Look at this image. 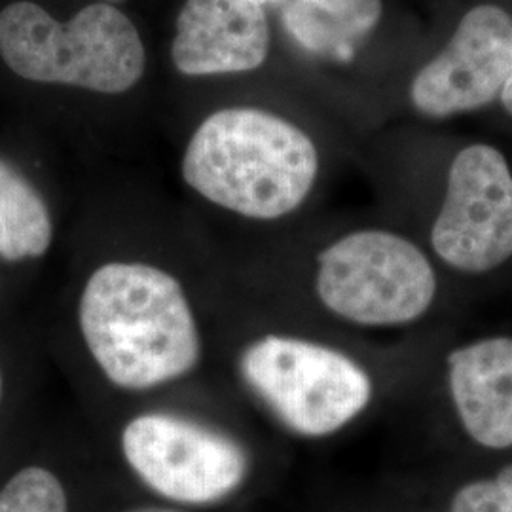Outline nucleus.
Instances as JSON below:
<instances>
[{"mask_svg": "<svg viewBox=\"0 0 512 512\" xmlns=\"http://www.w3.org/2000/svg\"><path fill=\"white\" fill-rule=\"evenodd\" d=\"M190 272L148 256L95 262L78 281L73 325L93 378L129 403L171 399L219 355L205 294Z\"/></svg>", "mask_w": 512, "mask_h": 512, "instance_id": "f257e3e1", "label": "nucleus"}, {"mask_svg": "<svg viewBox=\"0 0 512 512\" xmlns=\"http://www.w3.org/2000/svg\"><path fill=\"white\" fill-rule=\"evenodd\" d=\"M319 173L310 137L260 109H222L190 137L181 175L205 202L249 220L283 219L308 200Z\"/></svg>", "mask_w": 512, "mask_h": 512, "instance_id": "f03ea898", "label": "nucleus"}, {"mask_svg": "<svg viewBox=\"0 0 512 512\" xmlns=\"http://www.w3.org/2000/svg\"><path fill=\"white\" fill-rule=\"evenodd\" d=\"M222 355L238 391L300 439H327L344 431L374 399V380L363 363L310 336L236 332Z\"/></svg>", "mask_w": 512, "mask_h": 512, "instance_id": "7ed1b4c3", "label": "nucleus"}, {"mask_svg": "<svg viewBox=\"0 0 512 512\" xmlns=\"http://www.w3.org/2000/svg\"><path fill=\"white\" fill-rule=\"evenodd\" d=\"M112 429L131 475L173 507L220 505L253 469L251 448L236 427L190 404H129Z\"/></svg>", "mask_w": 512, "mask_h": 512, "instance_id": "20e7f679", "label": "nucleus"}, {"mask_svg": "<svg viewBox=\"0 0 512 512\" xmlns=\"http://www.w3.org/2000/svg\"><path fill=\"white\" fill-rule=\"evenodd\" d=\"M0 57L14 73L42 84L99 93L131 90L145 73V44L133 21L95 2L59 23L35 2L0 12Z\"/></svg>", "mask_w": 512, "mask_h": 512, "instance_id": "39448f33", "label": "nucleus"}, {"mask_svg": "<svg viewBox=\"0 0 512 512\" xmlns=\"http://www.w3.org/2000/svg\"><path fill=\"white\" fill-rule=\"evenodd\" d=\"M319 306L338 321L389 329L418 321L435 302L431 260L410 239L387 230H355L315 256L311 277Z\"/></svg>", "mask_w": 512, "mask_h": 512, "instance_id": "423d86ee", "label": "nucleus"}, {"mask_svg": "<svg viewBox=\"0 0 512 512\" xmlns=\"http://www.w3.org/2000/svg\"><path fill=\"white\" fill-rule=\"evenodd\" d=\"M431 245L461 274H488L512 256V173L490 145L463 148L448 173Z\"/></svg>", "mask_w": 512, "mask_h": 512, "instance_id": "0eeeda50", "label": "nucleus"}, {"mask_svg": "<svg viewBox=\"0 0 512 512\" xmlns=\"http://www.w3.org/2000/svg\"><path fill=\"white\" fill-rule=\"evenodd\" d=\"M512 74V16L482 4L459 21L454 37L416 74L410 99L421 114L446 118L494 103Z\"/></svg>", "mask_w": 512, "mask_h": 512, "instance_id": "6e6552de", "label": "nucleus"}, {"mask_svg": "<svg viewBox=\"0 0 512 512\" xmlns=\"http://www.w3.org/2000/svg\"><path fill=\"white\" fill-rule=\"evenodd\" d=\"M268 50L264 0H186L171 57L190 76L245 73L258 69Z\"/></svg>", "mask_w": 512, "mask_h": 512, "instance_id": "1a4fd4ad", "label": "nucleus"}, {"mask_svg": "<svg viewBox=\"0 0 512 512\" xmlns=\"http://www.w3.org/2000/svg\"><path fill=\"white\" fill-rule=\"evenodd\" d=\"M446 368L463 431L482 448H512V336L480 338L454 349Z\"/></svg>", "mask_w": 512, "mask_h": 512, "instance_id": "9d476101", "label": "nucleus"}, {"mask_svg": "<svg viewBox=\"0 0 512 512\" xmlns=\"http://www.w3.org/2000/svg\"><path fill=\"white\" fill-rule=\"evenodd\" d=\"M382 12V0H287L283 23L306 50L348 59L378 27Z\"/></svg>", "mask_w": 512, "mask_h": 512, "instance_id": "9b49d317", "label": "nucleus"}, {"mask_svg": "<svg viewBox=\"0 0 512 512\" xmlns=\"http://www.w3.org/2000/svg\"><path fill=\"white\" fill-rule=\"evenodd\" d=\"M54 245V219L44 196L16 165L0 158V260H40Z\"/></svg>", "mask_w": 512, "mask_h": 512, "instance_id": "f8f14e48", "label": "nucleus"}, {"mask_svg": "<svg viewBox=\"0 0 512 512\" xmlns=\"http://www.w3.org/2000/svg\"><path fill=\"white\" fill-rule=\"evenodd\" d=\"M0 512H69V494L52 469L29 465L2 486Z\"/></svg>", "mask_w": 512, "mask_h": 512, "instance_id": "ddd939ff", "label": "nucleus"}, {"mask_svg": "<svg viewBox=\"0 0 512 512\" xmlns=\"http://www.w3.org/2000/svg\"><path fill=\"white\" fill-rule=\"evenodd\" d=\"M448 512H512V465L497 475L465 484Z\"/></svg>", "mask_w": 512, "mask_h": 512, "instance_id": "4468645a", "label": "nucleus"}, {"mask_svg": "<svg viewBox=\"0 0 512 512\" xmlns=\"http://www.w3.org/2000/svg\"><path fill=\"white\" fill-rule=\"evenodd\" d=\"M126 512H186L179 507H167V505H141V507H131Z\"/></svg>", "mask_w": 512, "mask_h": 512, "instance_id": "2eb2a0df", "label": "nucleus"}, {"mask_svg": "<svg viewBox=\"0 0 512 512\" xmlns=\"http://www.w3.org/2000/svg\"><path fill=\"white\" fill-rule=\"evenodd\" d=\"M501 103H503V107L507 109V112L512 114V74L511 78L507 80V84H505L503 92H501Z\"/></svg>", "mask_w": 512, "mask_h": 512, "instance_id": "dca6fc26", "label": "nucleus"}, {"mask_svg": "<svg viewBox=\"0 0 512 512\" xmlns=\"http://www.w3.org/2000/svg\"><path fill=\"white\" fill-rule=\"evenodd\" d=\"M4 399H6V372H4V368L0 365V412H2Z\"/></svg>", "mask_w": 512, "mask_h": 512, "instance_id": "f3484780", "label": "nucleus"}, {"mask_svg": "<svg viewBox=\"0 0 512 512\" xmlns=\"http://www.w3.org/2000/svg\"><path fill=\"white\" fill-rule=\"evenodd\" d=\"M105 2H107V4H109V2H122V0H105Z\"/></svg>", "mask_w": 512, "mask_h": 512, "instance_id": "a211bd4d", "label": "nucleus"}]
</instances>
